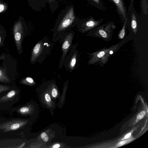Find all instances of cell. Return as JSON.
<instances>
[{
	"label": "cell",
	"instance_id": "obj_28",
	"mask_svg": "<svg viewBox=\"0 0 148 148\" xmlns=\"http://www.w3.org/2000/svg\"><path fill=\"white\" fill-rule=\"evenodd\" d=\"M55 0H48L50 2H52L55 1Z\"/></svg>",
	"mask_w": 148,
	"mask_h": 148
},
{
	"label": "cell",
	"instance_id": "obj_2",
	"mask_svg": "<svg viewBox=\"0 0 148 148\" xmlns=\"http://www.w3.org/2000/svg\"><path fill=\"white\" fill-rule=\"evenodd\" d=\"M75 19L74 9L70 8L67 11L62 19L56 25L52 30V41L55 42L60 40L73 26Z\"/></svg>",
	"mask_w": 148,
	"mask_h": 148
},
{
	"label": "cell",
	"instance_id": "obj_15",
	"mask_svg": "<svg viewBox=\"0 0 148 148\" xmlns=\"http://www.w3.org/2000/svg\"><path fill=\"white\" fill-rule=\"evenodd\" d=\"M131 25L132 29L135 31L136 30L137 27V23L136 15L133 13L132 15L131 21Z\"/></svg>",
	"mask_w": 148,
	"mask_h": 148
},
{
	"label": "cell",
	"instance_id": "obj_29",
	"mask_svg": "<svg viewBox=\"0 0 148 148\" xmlns=\"http://www.w3.org/2000/svg\"><path fill=\"white\" fill-rule=\"evenodd\" d=\"M113 53V51H111L110 52V53L112 54Z\"/></svg>",
	"mask_w": 148,
	"mask_h": 148
},
{
	"label": "cell",
	"instance_id": "obj_25",
	"mask_svg": "<svg viewBox=\"0 0 148 148\" xmlns=\"http://www.w3.org/2000/svg\"><path fill=\"white\" fill-rule=\"evenodd\" d=\"M131 135V133H129L128 134H127V135H126L125 136L124 138L126 139L127 138H128V137H129Z\"/></svg>",
	"mask_w": 148,
	"mask_h": 148
},
{
	"label": "cell",
	"instance_id": "obj_1",
	"mask_svg": "<svg viewBox=\"0 0 148 148\" xmlns=\"http://www.w3.org/2000/svg\"><path fill=\"white\" fill-rule=\"evenodd\" d=\"M16 60L9 53H2L0 55V82L10 84L17 75Z\"/></svg>",
	"mask_w": 148,
	"mask_h": 148
},
{
	"label": "cell",
	"instance_id": "obj_5",
	"mask_svg": "<svg viewBox=\"0 0 148 148\" xmlns=\"http://www.w3.org/2000/svg\"><path fill=\"white\" fill-rule=\"evenodd\" d=\"M76 44L72 45L64 60L63 66L68 71L72 72L75 68L78 59L79 53Z\"/></svg>",
	"mask_w": 148,
	"mask_h": 148
},
{
	"label": "cell",
	"instance_id": "obj_27",
	"mask_svg": "<svg viewBox=\"0 0 148 148\" xmlns=\"http://www.w3.org/2000/svg\"><path fill=\"white\" fill-rule=\"evenodd\" d=\"M97 4H99V0H93Z\"/></svg>",
	"mask_w": 148,
	"mask_h": 148
},
{
	"label": "cell",
	"instance_id": "obj_14",
	"mask_svg": "<svg viewBox=\"0 0 148 148\" xmlns=\"http://www.w3.org/2000/svg\"><path fill=\"white\" fill-rule=\"evenodd\" d=\"M6 37L5 32L0 29V48L4 45Z\"/></svg>",
	"mask_w": 148,
	"mask_h": 148
},
{
	"label": "cell",
	"instance_id": "obj_12",
	"mask_svg": "<svg viewBox=\"0 0 148 148\" xmlns=\"http://www.w3.org/2000/svg\"><path fill=\"white\" fill-rule=\"evenodd\" d=\"M14 85H10L6 84H0V93L9 91L12 88Z\"/></svg>",
	"mask_w": 148,
	"mask_h": 148
},
{
	"label": "cell",
	"instance_id": "obj_4",
	"mask_svg": "<svg viewBox=\"0 0 148 148\" xmlns=\"http://www.w3.org/2000/svg\"><path fill=\"white\" fill-rule=\"evenodd\" d=\"M75 34L71 30L67 32L63 37L59 40L61 44L62 54L60 58L58 68L61 69L63 66L65 58L72 46V44Z\"/></svg>",
	"mask_w": 148,
	"mask_h": 148
},
{
	"label": "cell",
	"instance_id": "obj_22",
	"mask_svg": "<svg viewBox=\"0 0 148 148\" xmlns=\"http://www.w3.org/2000/svg\"><path fill=\"white\" fill-rule=\"evenodd\" d=\"M105 54V53L104 51H101L97 55L98 57L101 58L103 57Z\"/></svg>",
	"mask_w": 148,
	"mask_h": 148
},
{
	"label": "cell",
	"instance_id": "obj_6",
	"mask_svg": "<svg viewBox=\"0 0 148 148\" xmlns=\"http://www.w3.org/2000/svg\"><path fill=\"white\" fill-rule=\"evenodd\" d=\"M26 123L25 120L20 119L5 121L0 124V131L2 133L18 132Z\"/></svg>",
	"mask_w": 148,
	"mask_h": 148
},
{
	"label": "cell",
	"instance_id": "obj_3",
	"mask_svg": "<svg viewBox=\"0 0 148 148\" xmlns=\"http://www.w3.org/2000/svg\"><path fill=\"white\" fill-rule=\"evenodd\" d=\"M53 44L46 37L39 40L33 47L31 52L30 63H41L50 54Z\"/></svg>",
	"mask_w": 148,
	"mask_h": 148
},
{
	"label": "cell",
	"instance_id": "obj_24",
	"mask_svg": "<svg viewBox=\"0 0 148 148\" xmlns=\"http://www.w3.org/2000/svg\"><path fill=\"white\" fill-rule=\"evenodd\" d=\"M60 145L59 144H56L53 146V147L54 148H58L60 147Z\"/></svg>",
	"mask_w": 148,
	"mask_h": 148
},
{
	"label": "cell",
	"instance_id": "obj_16",
	"mask_svg": "<svg viewBox=\"0 0 148 148\" xmlns=\"http://www.w3.org/2000/svg\"><path fill=\"white\" fill-rule=\"evenodd\" d=\"M125 20L124 24L119 35V38L121 39H123L124 37L125 34V28L127 19L126 18Z\"/></svg>",
	"mask_w": 148,
	"mask_h": 148
},
{
	"label": "cell",
	"instance_id": "obj_7",
	"mask_svg": "<svg viewBox=\"0 0 148 148\" xmlns=\"http://www.w3.org/2000/svg\"><path fill=\"white\" fill-rule=\"evenodd\" d=\"M26 31L21 26H16L14 30V39L16 49L19 55L23 52L22 43L26 36Z\"/></svg>",
	"mask_w": 148,
	"mask_h": 148
},
{
	"label": "cell",
	"instance_id": "obj_17",
	"mask_svg": "<svg viewBox=\"0 0 148 148\" xmlns=\"http://www.w3.org/2000/svg\"><path fill=\"white\" fill-rule=\"evenodd\" d=\"M41 138L45 142H47L49 140L48 136L45 132H42L40 134Z\"/></svg>",
	"mask_w": 148,
	"mask_h": 148
},
{
	"label": "cell",
	"instance_id": "obj_20",
	"mask_svg": "<svg viewBox=\"0 0 148 148\" xmlns=\"http://www.w3.org/2000/svg\"><path fill=\"white\" fill-rule=\"evenodd\" d=\"M145 114V112L144 111H143L138 114L137 116V118L139 119H140L144 117Z\"/></svg>",
	"mask_w": 148,
	"mask_h": 148
},
{
	"label": "cell",
	"instance_id": "obj_11",
	"mask_svg": "<svg viewBox=\"0 0 148 148\" xmlns=\"http://www.w3.org/2000/svg\"><path fill=\"white\" fill-rule=\"evenodd\" d=\"M20 84L32 85L35 84V81L33 79L29 76L26 77L21 79L19 82Z\"/></svg>",
	"mask_w": 148,
	"mask_h": 148
},
{
	"label": "cell",
	"instance_id": "obj_13",
	"mask_svg": "<svg viewBox=\"0 0 148 148\" xmlns=\"http://www.w3.org/2000/svg\"><path fill=\"white\" fill-rule=\"evenodd\" d=\"M30 108L27 106H23L19 108L17 112L19 114L24 115L27 114L29 112Z\"/></svg>",
	"mask_w": 148,
	"mask_h": 148
},
{
	"label": "cell",
	"instance_id": "obj_23",
	"mask_svg": "<svg viewBox=\"0 0 148 148\" xmlns=\"http://www.w3.org/2000/svg\"><path fill=\"white\" fill-rule=\"evenodd\" d=\"M4 8V7L2 4L0 5V12L3 11Z\"/></svg>",
	"mask_w": 148,
	"mask_h": 148
},
{
	"label": "cell",
	"instance_id": "obj_21",
	"mask_svg": "<svg viewBox=\"0 0 148 148\" xmlns=\"http://www.w3.org/2000/svg\"><path fill=\"white\" fill-rule=\"evenodd\" d=\"M45 100L48 102L51 101V99L50 95L48 93H45Z\"/></svg>",
	"mask_w": 148,
	"mask_h": 148
},
{
	"label": "cell",
	"instance_id": "obj_9",
	"mask_svg": "<svg viewBox=\"0 0 148 148\" xmlns=\"http://www.w3.org/2000/svg\"><path fill=\"white\" fill-rule=\"evenodd\" d=\"M98 22L91 18L85 23L80 27H79V30L83 32L88 29L93 27L98 24Z\"/></svg>",
	"mask_w": 148,
	"mask_h": 148
},
{
	"label": "cell",
	"instance_id": "obj_8",
	"mask_svg": "<svg viewBox=\"0 0 148 148\" xmlns=\"http://www.w3.org/2000/svg\"><path fill=\"white\" fill-rule=\"evenodd\" d=\"M19 90L15 86L5 95L0 97V103L5 102L13 99L16 95H18Z\"/></svg>",
	"mask_w": 148,
	"mask_h": 148
},
{
	"label": "cell",
	"instance_id": "obj_10",
	"mask_svg": "<svg viewBox=\"0 0 148 148\" xmlns=\"http://www.w3.org/2000/svg\"><path fill=\"white\" fill-rule=\"evenodd\" d=\"M115 3L120 13L122 15L124 19L126 18L125 9L122 0H112Z\"/></svg>",
	"mask_w": 148,
	"mask_h": 148
},
{
	"label": "cell",
	"instance_id": "obj_18",
	"mask_svg": "<svg viewBox=\"0 0 148 148\" xmlns=\"http://www.w3.org/2000/svg\"><path fill=\"white\" fill-rule=\"evenodd\" d=\"M51 94L52 97L54 98L56 97L58 95V91L55 87H53L51 90Z\"/></svg>",
	"mask_w": 148,
	"mask_h": 148
},
{
	"label": "cell",
	"instance_id": "obj_19",
	"mask_svg": "<svg viewBox=\"0 0 148 148\" xmlns=\"http://www.w3.org/2000/svg\"><path fill=\"white\" fill-rule=\"evenodd\" d=\"M99 33L101 36L104 38H106L107 37V34L106 33L103 29H100L99 31Z\"/></svg>",
	"mask_w": 148,
	"mask_h": 148
},
{
	"label": "cell",
	"instance_id": "obj_26",
	"mask_svg": "<svg viewBox=\"0 0 148 148\" xmlns=\"http://www.w3.org/2000/svg\"><path fill=\"white\" fill-rule=\"evenodd\" d=\"M126 142L125 141H122L119 144V145H124V144H125Z\"/></svg>",
	"mask_w": 148,
	"mask_h": 148
}]
</instances>
